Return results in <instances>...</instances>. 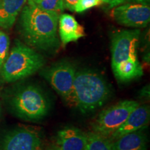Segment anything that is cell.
<instances>
[{
	"label": "cell",
	"instance_id": "6da1fadb",
	"mask_svg": "<svg viewBox=\"0 0 150 150\" xmlns=\"http://www.w3.org/2000/svg\"><path fill=\"white\" fill-rule=\"evenodd\" d=\"M59 14L41 10L35 6H24L19 19V31L28 46L45 52L59 48Z\"/></svg>",
	"mask_w": 150,
	"mask_h": 150
},
{
	"label": "cell",
	"instance_id": "7a4b0ae2",
	"mask_svg": "<svg viewBox=\"0 0 150 150\" xmlns=\"http://www.w3.org/2000/svg\"><path fill=\"white\" fill-rule=\"evenodd\" d=\"M140 34L139 29H134L122 30L112 35L111 66L114 75L120 81H129L143 74L137 55Z\"/></svg>",
	"mask_w": 150,
	"mask_h": 150
},
{
	"label": "cell",
	"instance_id": "3957f363",
	"mask_svg": "<svg viewBox=\"0 0 150 150\" xmlns=\"http://www.w3.org/2000/svg\"><path fill=\"white\" fill-rule=\"evenodd\" d=\"M110 95L109 86L100 75L90 70L76 71L68 101L82 113L102 106Z\"/></svg>",
	"mask_w": 150,
	"mask_h": 150
},
{
	"label": "cell",
	"instance_id": "277c9868",
	"mask_svg": "<svg viewBox=\"0 0 150 150\" xmlns=\"http://www.w3.org/2000/svg\"><path fill=\"white\" fill-rule=\"evenodd\" d=\"M45 64V60L40 54L16 40L0 68V73L5 81L11 83L31 76Z\"/></svg>",
	"mask_w": 150,
	"mask_h": 150
},
{
	"label": "cell",
	"instance_id": "5b68a950",
	"mask_svg": "<svg viewBox=\"0 0 150 150\" xmlns=\"http://www.w3.org/2000/svg\"><path fill=\"white\" fill-rule=\"evenodd\" d=\"M10 107L18 117L27 121H36L44 117L49 111V102L45 95L37 86L20 87L9 100Z\"/></svg>",
	"mask_w": 150,
	"mask_h": 150
},
{
	"label": "cell",
	"instance_id": "8992f818",
	"mask_svg": "<svg viewBox=\"0 0 150 150\" xmlns=\"http://www.w3.org/2000/svg\"><path fill=\"white\" fill-rule=\"evenodd\" d=\"M139 105L134 100H123L105 108L92 125L93 131L110 137L125 123L132 110Z\"/></svg>",
	"mask_w": 150,
	"mask_h": 150
},
{
	"label": "cell",
	"instance_id": "52a82bcc",
	"mask_svg": "<svg viewBox=\"0 0 150 150\" xmlns=\"http://www.w3.org/2000/svg\"><path fill=\"white\" fill-rule=\"evenodd\" d=\"M76 72V67L73 63L61 61L44 69L40 73L57 93L68 101Z\"/></svg>",
	"mask_w": 150,
	"mask_h": 150
},
{
	"label": "cell",
	"instance_id": "ba28073f",
	"mask_svg": "<svg viewBox=\"0 0 150 150\" xmlns=\"http://www.w3.org/2000/svg\"><path fill=\"white\" fill-rule=\"evenodd\" d=\"M0 150H42V142L36 131L27 127L8 131L0 140Z\"/></svg>",
	"mask_w": 150,
	"mask_h": 150
},
{
	"label": "cell",
	"instance_id": "9c48e42d",
	"mask_svg": "<svg viewBox=\"0 0 150 150\" xmlns=\"http://www.w3.org/2000/svg\"><path fill=\"white\" fill-rule=\"evenodd\" d=\"M112 16L118 24L125 27H145L149 23L150 8L142 4L128 3L115 6Z\"/></svg>",
	"mask_w": 150,
	"mask_h": 150
},
{
	"label": "cell",
	"instance_id": "30bf717a",
	"mask_svg": "<svg viewBox=\"0 0 150 150\" xmlns=\"http://www.w3.org/2000/svg\"><path fill=\"white\" fill-rule=\"evenodd\" d=\"M149 117L150 112L149 106L138 105L132 110L125 123L110 136V140H113L123 135L140 129H145L149 125Z\"/></svg>",
	"mask_w": 150,
	"mask_h": 150
},
{
	"label": "cell",
	"instance_id": "8fae6325",
	"mask_svg": "<svg viewBox=\"0 0 150 150\" xmlns=\"http://www.w3.org/2000/svg\"><path fill=\"white\" fill-rule=\"evenodd\" d=\"M87 134L74 127H65L57 133L56 150H86Z\"/></svg>",
	"mask_w": 150,
	"mask_h": 150
},
{
	"label": "cell",
	"instance_id": "7c38bea8",
	"mask_svg": "<svg viewBox=\"0 0 150 150\" xmlns=\"http://www.w3.org/2000/svg\"><path fill=\"white\" fill-rule=\"evenodd\" d=\"M59 23L60 38L63 45L86 36L84 28L71 15L61 14L59 16Z\"/></svg>",
	"mask_w": 150,
	"mask_h": 150
},
{
	"label": "cell",
	"instance_id": "4fadbf2b",
	"mask_svg": "<svg viewBox=\"0 0 150 150\" xmlns=\"http://www.w3.org/2000/svg\"><path fill=\"white\" fill-rule=\"evenodd\" d=\"M144 130L129 133L112 140V150H147V138Z\"/></svg>",
	"mask_w": 150,
	"mask_h": 150
},
{
	"label": "cell",
	"instance_id": "5bb4252c",
	"mask_svg": "<svg viewBox=\"0 0 150 150\" xmlns=\"http://www.w3.org/2000/svg\"><path fill=\"white\" fill-rule=\"evenodd\" d=\"M27 0H0V27L10 29Z\"/></svg>",
	"mask_w": 150,
	"mask_h": 150
},
{
	"label": "cell",
	"instance_id": "9a60e30c",
	"mask_svg": "<svg viewBox=\"0 0 150 150\" xmlns=\"http://www.w3.org/2000/svg\"><path fill=\"white\" fill-rule=\"evenodd\" d=\"M112 140L95 131L87 133L86 150H112Z\"/></svg>",
	"mask_w": 150,
	"mask_h": 150
},
{
	"label": "cell",
	"instance_id": "2e32d148",
	"mask_svg": "<svg viewBox=\"0 0 150 150\" xmlns=\"http://www.w3.org/2000/svg\"><path fill=\"white\" fill-rule=\"evenodd\" d=\"M28 4L41 10L60 13L65 9L63 0H27Z\"/></svg>",
	"mask_w": 150,
	"mask_h": 150
},
{
	"label": "cell",
	"instance_id": "e0dca14e",
	"mask_svg": "<svg viewBox=\"0 0 150 150\" xmlns=\"http://www.w3.org/2000/svg\"><path fill=\"white\" fill-rule=\"evenodd\" d=\"M10 39L8 35L2 31H0V68L2 66L8 54Z\"/></svg>",
	"mask_w": 150,
	"mask_h": 150
},
{
	"label": "cell",
	"instance_id": "ac0fdd59",
	"mask_svg": "<svg viewBox=\"0 0 150 150\" xmlns=\"http://www.w3.org/2000/svg\"><path fill=\"white\" fill-rule=\"evenodd\" d=\"M102 4V0H78L75 5L74 11L76 13H83L93 7L99 6Z\"/></svg>",
	"mask_w": 150,
	"mask_h": 150
},
{
	"label": "cell",
	"instance_id": "d6986e66",
	"mask_svg": "<svg viewBox=\"0 0 150 150\" xmlns=\"http://www.w3.org/2000/svg\"><path fill=\"white\" fill-rule=\"evenodd\" d=\"M65 8L68 9L70 11H74L75 5L77 3L78 0H63Z\"/></svg>",
	"mask_w": 150,
	"mask_h": 150
},
{
	"label": "cell",
	"instance_id": "ffe728a7",
	"mask_svg": "<svg viewBox=\"0 0 150 150\" xmlns=\"http://www.w3.org/2000/svg\"><path fill=\"white\" fill-rule=\"evenodd\" d=\"M103 3L108 4L110 8H114L125 2V0H102Z\"/></svg>",
	"mask_w": 150,
	"mask_h": 150
},
{
	"label": "cell",
	"instance_id": "44dd1931",
	"mask_svg": "<svg viewBox=\"0 0 150 150\" xmlns=\"http://www.w3.org/2000/svg\"><path fill=\"white\" fill-rule=\"evenodd\" d=\"M125 1H127L129 3H137L142 4L145 5H149L150 0H125Z\"/></svg>",
	"mask_w": 150,
	"mask_h": 150
},
{
	"label": "cell",
	"instance_id": "7402d4cb",
	"mask_svg": "<svg viewBox=\"0 0 150 150\" xmlns=\"http://www.w3.org/2000/svg\"><path fill=\"white\" fill-rule=\"evenodd\" d=\"M48 150H56V148H55V147H54V146L53 145V147L50 148V149H49Z\"/></svg>",
	"mask_w": 150,
	"mask_h": 150
},
{
	"label": "cell",
	"instance_id": "603a6c76",
	"mask_svg": "<svg viewBox=\"0 0 150 150\" xmlns=\"http://www.w3.org/2000/svg\"><path fill=\"white\" fill-rule=\"evenodd\" d=\"M0 113H1V111H0Z\"/></svg>",
	"mask_w": 150,
	"mask_h": 150
}]
</instances>
